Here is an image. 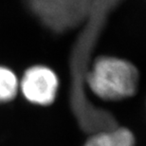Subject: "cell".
<instances>
[{
	"mask_svg": "<svg viewBox=\"0 0 146 146\" xmlns=\"http://www.w3.org/2000/svg\"><path fill=\"white\" fill-rule=\"evenodd\" d=\"M139 72L129 60L113 55H101L90 65L84 76L89 91L104 102H121L136 94Z\"/></svg>",
	"mask_w": 146,
	"mask_h": 146,
	"instance_id": "1",
	"label": "cell"
},
{
	"mask_svg": "<svg viewBox=\"0 0 146 146\" xmlns=\"http://www.w3.org/2000/svg\"><path fill=\"white\" fill-rule=\"evenodd\" d=\"M60 79L54 69L46 65H33L19 79V92L30 104L48 106L56 100Z\"/></svg>",
	"mask_w": 146,
	"mask_h": 146,
	"instance_id": "2",
	"label": "cell"
},
{
	"mask_svg": "<svg viewBox=\"0 0 146 146\" xmlns=\"http://www.w3.org/2000/svg\"><path fill=\"white\" fill-rule=\"evenodd\" d=\"M25 3L43 24L53 30L68 28L73 19V0H25Z\"/></svg>",
	"mask_w": 146,
	"mask_h": 146,
	"instance_id": "3",
	"label": "cell"
},
{
	"mask_svg": "<svg viewBox=\"0 0 146 146\" xmlns=\"http://www.w3.org/2000/svg\"><path fill=\"white\" fill-rule=\"evenodd\" d=\"M83 146H136V138L130 129L117 125L89 135Z\"/></svg>",
	"mask_w": 146,
	"mask_h": 146,
	"instance_id": "4",
	"label": "cell"
},
{
	"mask_svg": "<svg viewBox=\"0 0 146 146\" xmlns=\"http://www.w3.org/2000/svg\"><path fill=\"white\" fill-rule=\"evenodd\" d=\"M18 93V76L9 66L0 65V104L13 101Z\"/></svg>",
	"mask_w": 146,
	"mask_h": 146,
	"instance_id": "5",
	"label": "cell"
}]
</instances>
